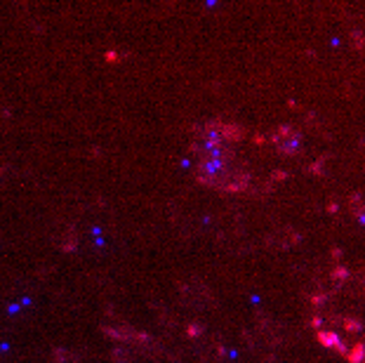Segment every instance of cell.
<instances>
[{
  "label": "cell",
  "instance_id": "cell-1",
  "mask_svg": "<svg viewBox=\"0 0 365 363\" xmlns=\"http://www.w3.org/2000/svg\"><path fill=\"white\" fill-rule=\"evenodd\" d=\"M363 344H358V347H354V356H349L351 359V363H361L363 361Z\"/></svg>",
  "mask_w": 365,
  "mask_h": 363
},
{
  "label": "cell",
  "instance_id": "cell-2",
  "mask_svg": "<svg viewBox=\"0 0 365 363\" xmlns=\"http://www.w3.org/2000/svg\"><path fill=\"white\" fill-rule=\"evenodd\" d=\"M346 326H349V328H351V330H358V328H361V323H358V321H346Z\"/></svg>",
  "mask_w": 365,
  "mask_h": 363
}]
</instances>
